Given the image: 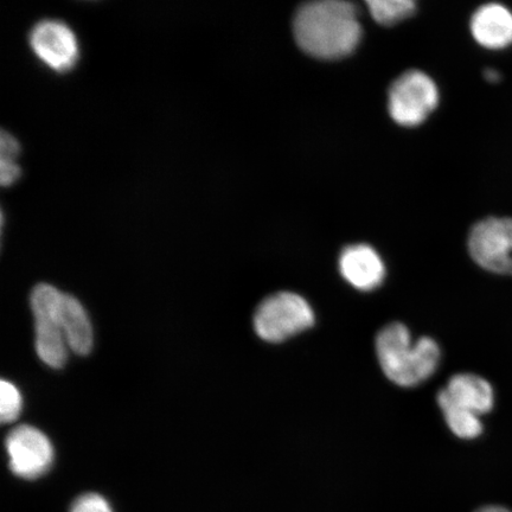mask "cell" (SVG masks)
<instances>
[{"mask_svg": "<svg viewBox=\"0 0 512 512\" xmlns=\"http://www.w3.org/2000/svg\"><path fill=\"white\" fill-rule=\"evenodd\" d=\"M59 319L69 349L81 356L88 355L92 351L94 337L91 319L85 307L78 299L63 293Z\"/></svg>", "mask_w": 512, "mask_h": 512, "instance_id": "cell-12", "label": "cell"}, {"mask_svg": "<svg viewBox=\"0 0 512 512\" xmlns=\"http://www.w3.org/2000/svg\"><path fill=\"white\" fill-rule=\"evenodd\" d=\"M293 31L300 49L320 60L343 59L362 36L355 5L342 0L303 5L294 17Z\"/></svg>", "mask_w": 512, "mask_h": 512, "instance_id": "cell-1", "label": "cell"}, {"mask_svg": "<svg viewBox=\"0 0 512 512\" xmlns=\"http://www.w3.org/2000/svg\"><path fill=\"white\" fill-rule=\"evenodd\" d=\"M10 469L16 476L36 479L47 473L54 463V447L38 428L22 425L14 428L5 440Z\"/></svg>", "mask_w": 512, "mask_h": 512, "instance_id": "cell-7", "label": "cell"}, {"mask_svg": "<svg viewBox=\"0 0 512 512\" xmlns=\"http://www.w3.org/2000/svg\"><path fill=\"white\" fill-rule=\"evenodd\" d=\"M23 398L14 383L3 380L0 386V419L3 424H11L21 415Z\"/></svg>", "mask_w": 512, "mask_h": 512, "instance_id": "cell-15", "label": "cell"}, {"mask_svg": "<svg viewBox=\"0 0 512 512\" xmlns=\"http://www.w3.org/2000/svg\"><path fill=\"white\" fill-rule=\"evenodd\" d=\"M484 78L491 83H496L501 80V74H499L495 69H486Z\"/></svg>", "mask_w": 512, "mask_h": 512, "instance_id": "cell-19", "label": "cell"}, {"mask_svg": "<svg viewBox=\"0 0 512 512\" xmlns=\"http://www.w3.org/2000/svg\"><path fill=\"white\" fill-rule=\"evenodd\" d=\"M438 101V88L430 76L411 70L390 87L389 113L399 125L418 126L435 110Z\"/></svg>", "mask_w": 512, "mask_h": 512, "instance_id": "cell-5", "label": "cell"}, {"mask_svg": "<svg viewBox=\"0 0 512 512\" xmlns=\"http://www.w3.org/2000/svg\"><path fill=\"white\" fill-rule=\"evenodd\" d=\"M367 5L371 16L384 27L405 21L416 8L412 0H371Z\"/></svg>", "mask_w": 512, "mask_h": 512, "instance_id": "cell-13", "label": "cell"}, {"mask_svg": "<svg viewBox=\"0 0 512 512\" xmlns=\"http://www.w3.org/2000/svg\"><path fill=\"white\" fill-rule=\"evenodd\" d=\"M339 271L352 287L366 292L375 290L386 277L381 256L367 245L345 248L339 258Z\"/></svg>", "mask_w": 512, "mask_h": 512, "instance_id": "cell-10", "label": "cell"}, {"mask_svg": "<svg viewBox=\"0 0 512 512\" xmlns=\"http://www.w3.org/2000/svg\"><path fill=\"white\" fill-rule=\"evenodd\" d=\"M376 354L384 375L400 387H415L430 379L440 362V348L430 337L413 343L402 323L384 326L376 337Z\"/></svg>", "mask_w": 512, "mask_h": 512, "instance_id": "cell-2", "label": "cell"}, {"mask_svg": "<svg viewBox=\"0 0 512 512\" xmlns=\"http://www.w3.org/2000/svg\"><path fill=\"white\" fill-rule=\"evenodd\" d=\"M469 252L484 270L512 277V219L490 217L471 229Z\"/></svg>", "mask_w": 512, "mask_h": 512, "instance_id": "cell-6", "label": "cell"}, {"mask_svg": "<svg viewBox=\"0 0 512 512\" xmlns=\"http://www.w3.org/2000/svg\"><path fill=\"white\" fill-rule=\"evenodd\" d=\"M438 405L482 416L494 408V388L478 375L457 374L451 377L446 388L440 390Z\"/></svg>", "mask_w": 512, "mask_h": 512, "instance_id": "cell-9", "label": "cell"}, {"mask_svg": "<svg viewBox=\"0 0 512 512\" xmlns=\"http://www.w3.org/2000/svg\"><path fill=\"white\" fill-rule=\"evenodd\" d=\"M446 420V424L454 435L460 439H476L483 433V424L480 416L459 411L450 407L440 408Z\"/></svg>", "mask_w": 512, "mask_h": 512, "instance_id": "cell-14", "label": "cell"}, {"mask_svg": "<svg viewBox=\"0 0 512 512\" xmlns=\"http://www.w3.org/2000/svg\"><path fill=\"white\" fill-rule=\"evenodd\" d=\"M473 38L488 49H503L512 44V14L501 4L479 8L471 19Z\"/></svg>", "mask_w": 512, "mask_h": 512, "instance_id": "cell-11", "label": "cell"}, {"mask_svg": "<svg viewBox=\"0 0 512 512\" xmlns=\"http://www.w3.org/2000/svg\"><path fill=\"white\" fill-rule=\"evenodd\" d=\"M29 41L38 59L55 72L66 73L79 60L78 38L66 23L56 19L38 22L30 32Z\"/></svg>", "mask_w": 512, "mask_h": 512, "instance_id": "cell-8", "label": "cell"}, {"mask_svg": "<svg viewBox=\"0 0 512 512\" xmlns=\"http://www.w3.org/2000/svg\"><path fill=\"white\" fill-rule=\"evenodd\" d=\"M22 175V170L15 162H4L0 160V179L4 187H10L18 181Z\"/></svg>", "mask_w": 512, "mask_h": 512, "instance_id": "cell-18", "label": "cell"}, {"mask_svg": "<svg viewBox=\"0 0 512 512\" xmlns=\"http://www.w3.org/2000/svg\"><path fill=\"white\" fill-rule=\"evenodd\" d=\"M70 512H113V510L104 497L98 494H86L76 499Z\"/></svg>", "mask_w": 512, "mask_h": 512, "instance_id": "cell-16", "label": "cell"}, {"mask_svg": "<svg viewBox=\"0 0 512 512\" xmlns=\"http://www.w3.org/2000/svg\"><path fill=\"white\" fill-rule=\"evenodd\" d=\"M253 324L262 341L280 343L310 329L315 324V312L299 294L279 292L258 306Z\"/></svg>", "mask_w": 512, "mask_h": 512, "instance_id": "cell-3", "label": "cell"}, {"mask_svg": "<svg viewBox=\"0 0 512 512\" xmlns=\"http://www.w3.org/2000/svg\"><path fill=\"white\" fill-rule=\"evenodd\" d=\"M21 152L18 140L10 133L3 131L0 139V160L4 162H15Z\"/></svg>", "mask_w": 512, "mask_h": 512, "instance_id": "cell-17", "label": "cell"}, {"mask_svg": "<svg viewBox=\"0 0 512 512\" xmlns=\"http://www.w3.org/2000/svg\"><path fill=\"white\" fill-rule=\"evenodd\" d=\"M476 512H511V511L507 508L498 507V505H488V507L480 508Z\"/></svg>", "mask_w": 512, "mask_h": 512, "instance_id": "cell-20", "label": "cell"}, {"mask_svg": "<svg viewBox=\"0 0 512 512\" xmlns=\"http://www.w3.org/2000/svg\"><path fill=\"white\" fill-rule=\"evenodd\" d=\"M63 292L48 284H40L31 293V309L35 317V347L47 366L59 369L67 361L69 345L61 328L59 311Z\"/></svg>", "mask_w": 512, "mask_h": 512, "instance_id": "cell-4", "label": "cell"}]
</instances>
